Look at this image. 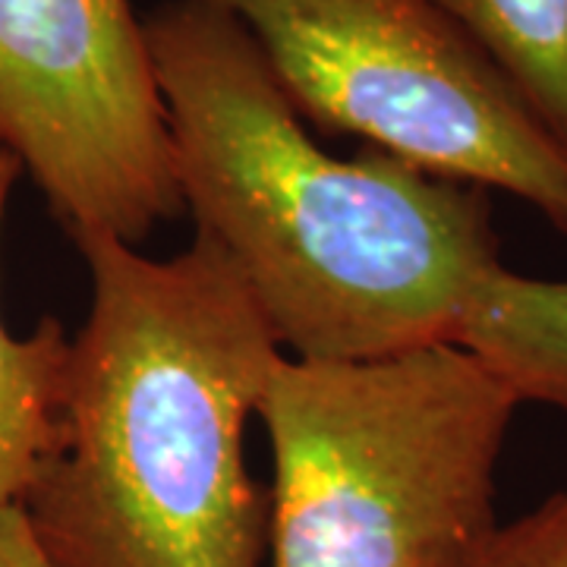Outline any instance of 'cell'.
<instances>
[{
  "instance_id": "obj_10",
  "label": "cell",
  "mask_w": 567,
  "mask_h": 567,
  "mask_svg": "<svg viewBox=\"0 0 567 567\" xmlns=\"http://www.w3.org/2000/svg\"><path fill=\"white\" fill-rule=\"evenodd\" d=\"M0 567H58L39 543L22 505L0 507Z\"/></svg>"
},
{
  "instance_id": "obj_3",
  "label": "cell",
  "mask_w": 567,
  "mask_h": 567,
  "mask_svg": "<svg viewBox=\"0 0 567 567\" xmlns=\"http://www.w3.org/2000/svg\"><path fill=\"white\" fill-rule=\"evenodd\" d=\"M520 401L454 341L375 360L281 353L259 401L268 567H470Z\"/></svg>"
},
{
  "instance_id": "obj_11",
  "label": "cell",
  "mask_w": 567,
  "mask_h": 567,
  "mask_svg": "<svg viewBox=\"0 0 567 567\" xmlns=\"http://www.w3.org/2000/svg\"><path fill=\"white\" fill-rule=\"evenodd\" d=\"M13 162H17V158L10 155V148H7V145H3V140H0V167H7V164H13Z\"/></svg>"
},
{
  "instance_id": "obj_7",
  "label": "cell",
  "mask_w": 567,
  "mask_h": 567,
  "mask_svg": "<svg viewBox=\"0 0 567 567\" xmlns=\"http://www.w3.org/2000/svg\"><path fill=\"white\" fill-rule=\"evenodd\" d=\"M22 167H0V230ZM70 375V338L44 319L29 334H13L0 319V507L22 505L61 439Z\"/></svg>"
},
{
  "instance_id": "obj_5",
  "label": "cell",
  "mask_w": 567,
  "mask_h": 567,
  "mask_svg": "<svg viewBox=\"0 0 567 567\" xmlns=\"http://www.w3.org/2000/svg\"><path fill=\"white\" fill-rule=\"evenodd\" d=\"M0 140L70 237L140 246L183 208L130 0H0Z\"/></svg>"
},
{
  "instance_id": "obj_2",
  "label": "cell",
  "mask_w": 567,
  "mask_h": 567,
  "mask_svg": "<svg viewBox=\"0 0 567 567\" xmlns=\"http://www.w3.org/2000/svg\"><path fill=\"white\" fill-rule=\"evenodd\" d=\"M89 312L70 338L61 439L25 514L58 567H262L268 498L246 429L284 350L221 249L152 259L73 237Z\"/></svg>"
},
{
  "instance_id": "obj_9",
  "label": "cell",
  "mask_w": 567,
  "mask_h": 567,
  "mask_svg": "<svg viewBox=\"0 0 567 567\" xmlns=\"http://www.w3.org/2000/svg\"><path fill=\"white\" fill-rule=\"evenodd\" d=\"M470 567H567V488L498 524Z\"/></svg>"
},
{
  "instance_id": "obj_8",
  "label": "cell",
  "mask_w": 567,
  "mask_h": 567,
  "mask_svg": "<svg viewBox=\"0 0 567 567\" xmlns=\"http://www.w3.org/2000/svg\"><path fill=\"white\" fill-rule=\"evenodd\" d=\"M567 142V0H439Z\"/></svg>"
},
{
  "instance_id": "obj_6",
  "label": "cell",
  "mask_w": 567,
  "mask_h": 567,
  "mask_svg": "<svg viewBox=\"0 0 567 567\" xmlns=\"http://www.w3.org/2000/svg\"><path fill=\"white\" fill-rule=\"evenodd\" d=\"M454 344L480 357L520 404L567 413V278L492 268L466 300Z\"/></svg>"
},
{
  "instance_id": "obj_1",
  "label": "cell",
  "mask_w": 567,
  "mask_h": 567,
  "mask_svg": "<svg viewBox=\"0 0 567 567\" xmlns=\"http://www.w3.org/2000/svg\"><path fill=\"white\" fill-rule=\"evenodd\" d=\"M196 234L237 271L293 360H375L454 341L502 265L488 193L385 152L322 148L256 41L199 0L142 20Z\"/></svg>"
},
{
  "instance_id": "obj_4",
  "label": "cell",
  "mask_w": 567,
  "mask_h": 567,
  "mask_svg": "<svg viewBox=\"0 0 567 567\" xmlns=\"http://www.w3.org/2000/svg\"><path fill=\"white\" fill-rule=\"evenodd\" d=\"M256 41L309 126L502 189L567 237V142L439 0H199Z\"/></svg>"
}]
</instances>
